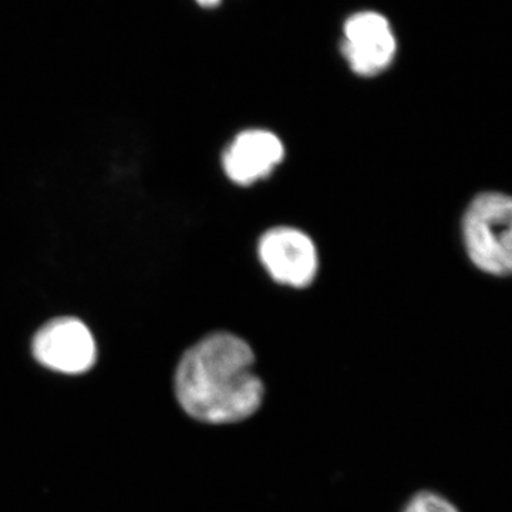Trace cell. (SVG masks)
Returning a JSON list of instances; mask_svg holds the SVG:
<instances>
[{"mask_svg":"<svg viewBox=\"0 0 512 512\" xmlns=\"http://www.w3.org/2000/svg\"><path fill=\"white\" fill-rule=\"evenodd\" d=\"M247 340L214 332L185 350L174 375L177 402L200 423H241L264 403L265 386Z\"/></svg>","mask_w":512,"mask_h":512,"instance_id":"obj_1","label":"cell"},{"mask_svg":"<svg viewBox=\"0 0 512 512\" xmlns=\"http://www.w3.org/2000/svg\"><path fill=\"white\" fill-rule=\"evenodd\" d=\"M464 248L484 274L512 276V195L487 191L478 194L464 212Z\"/></svg>","mask_w":512,"mask_h":512,"instance_id":"obj_2","label":"cell"},{"mask_svg":"<svg viewBox=\"0 0 512 512\" xmlns=\"http://www.w3.org/2000/svg\"><path fill=\"white\" fill-rule=\"evenodd\" d=\"M339 47L353 74L373 79L393 66L399 37L389 16L376 9H360L343 20Z\"/></svg>","mask_w":512,"mask_h":512,"instance_id":"obj_3","label":"cell"},{"mask_svg":"<svg viewBox=\"0 0 512 512\" xmlns=\"http://www.w3.org/2000/svg\"><path fill=\"white\" fill-rule=\"evenodd\" d=\"M258 255L266 272L278 284L305 288L318 275V249L301 229H269L259 239Z\"/></svg>","mask_w":512,"mask_h":512,"instance_id":"obj_4","label":"cell"},{"mask_svg":"<svg viewBox=\"0 0 512 512\" xmlns=\"http://www.w3.org/2000/svg\"><path fill=\"white\" fill-rule=\"evenodd\" d=\"M32 350L40 365L66 375L92 369L97 356L92 332L76 318L50 320L36 333Z\"/></svg>","mask_w":512,"mask_h":512,"instance_id":"obj_5","label":"cell"},{"mask_svg":"<svg viewBox=\"0 0 512 512\" xmlns=\"http://www.w3.org/2000/svg\"><path fill=\"white\" fill-rule=\"evenodd\" d=\"M281 138L268 130H245L239 133L222 154V168L232 183L252 185L269 177L284 161Z\"/></svg>","mask_w":512,"mask_h":512,"instance_id":"obj_6","label":"cell"},{"mask_svg":"<svg viewBox=\"0 0 512 512\" xmlns=\"http://www.w3.org/2000/svg\"><path fill=\"white\" fill-rule=\"evenodd\" d=\"M402 512H460L456 505L446 500L443 495L433 493V491H420L414 494Z\"/></svg>","mask_w":512,"mask_h":512,"instance_id":"obj_7","label":"cell"},{"mask_svg":"<svg viewBox=\"0 0 512 512\" xmlns=\"http://www.w3.org/2000/svg\"><path fill=\"white\" fill-rule=\"evenodd\" d=\"M194 2L202 10H217L221 8L224 0H194Z\"/></svg>","mask_w":512,"mask_h":512,"instance_id":"obj_8","label":"cell"}]
</instances>
